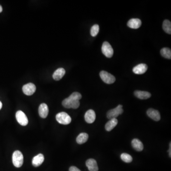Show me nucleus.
<instances>
[{
  "mask_svg": "<svg viewBox=\"0 0 171 171\" xmlns=\"http://www.w3.org/2000/svg\"><path fill=\"white\" fill-rule=\"evenodd\" d=\"M118 123V121L117 118H112V119H110V120L105 124V130L107 131H110L116 127Z\"/></svg>",
  "mask_w": 171,
  "mask_h": 171,
  "instance_id": "6ab92c4d",
  "label": "nucleus"
},
{
  "mask_svg": "<svg viewBox=\"0 0 171 171\" xmlns=\"http://www.w3.org/2000/svg\"><path fill=\"white\" fill-rule=\"evenodd\" d=\"M36 87L34 84L32 83H28L24 85L23 87V92L27 96H31L36 91Z\"/></svg>",
  "mask_w": 171,
  "mask_h": 171,
  "instance_id": "6e6552de",
  "label": "nucleus"
},
{
  "mask_svg": "<svg viewBox=\"0 0 171 171\" xmlns=\"http://www.w3.org/2000/svg\"><path fill=\"white\" fill-rule=\"evenodd\" d=\"M69 99H72L75 100H78L81 99L82 98V96L80 93L78 92H74L69 97Z\"/></svg>",
  "mask_w": 171,
  "mask_h": 171,
  "instance_id": "393cba45",
  "label": "nucleus"
},
{
  "mask_svg": "<svg viewBox=\"0 0 171 171\" xmlns=\"http://www.w3.org/2000/svg\"><path fill=\"white\" fill-rule=\"evenodd\" d=\"M161 55L164 58L167 59H171V50L168 48H163L160 51Z\"/></svg>",
  "mask_w": 171,
  "mask_h": 171,
  "instance_id": "4be33fe9",
  "label": "nucleus"
},
{
  "mask_svg": "<svg viewBox=\"0 0 171 171\" xmlns=\"http://www.w3.org/2000/svg\"><path fill=\"white\" fill-rule=\"evenodd\" d=\"M142 22L139 19H131L128 21L127 25L129 28L133 29H137L141 26Z\"/></svg>",
  "mask_w": 171,
  "mask_h": 171,
  "instance_id": "f8f14e48",
  "label": "nucleus"
},
{
  "mask_svg": "<svg viewBox=\"0 0 171 171\" xmlns=\"http://www.w3.org/2000/svg\"><path fill=\"white\" fill-rule=\"evenodd\" d=\"M147 68L148 67L145 64H139L134 67L133 69V72L136 74L141 75L145 73L147 71Z\"/></svg>",
  "mask_w": 171,
  "mask_h": 171,
  "instance_id": "9d476101",
  "label": "nucleus"
},
{
  "mask_svg": "<svg viewBox=\"0 0 171 171\" xmlns=\"http://www.w3.org/2000/svg\"><path fill=\"white\" fill-rule=\"evenodd\" d=\"M163 28L164 32L168 34H171V23L169 20H166L163 22Z\"/></svg>",
  "mask_w": 171,
  "mask_h": 171,
  "instance_id": "412c9836",
  "label": "nucleus"
},
{
  "mask_svg": "<svg viewBox=\"0 0 171 171\" xmlns=\"http://www.w3.org/2000/svg\"><path fill=\"white\" fill-rule=\"evenodd\" d=\"M44 160V155L41 154H40L33 157L32 161V164L34 167H38L43 163Z\"/></svg>",
  "mask_w": 171,
  "mask_h": 171,
  "instance_id": "2eb2a0df",
  "label": "nucleus"
},
{
  "mask_svg": "<svg viewBox=\"0 0 171 171\" xmlns=\"http://www.w3.org/2000/svg\"><path fill=\"white\" fill-rule=\"evenodd\" d=\"M135 96L141 99H146L150 98L151 95L149 92L144 91L136 90L134 92Z\"/></svg>",
  "mask_w": 171,
  "mask_h": 171,
  "instance_id": "dca6fc26",
  "label": "nucleus"
},
{
  "mask_svg": "<svg viewBox=\"0 0 171 171\" xmlns=\"http://www.w3.org/2000/svg\"><path fill=\"white\" fill-rule=\"evenodd\" d=\"M132 145L136 151H142L144 149L143 143L138 139H134L132 141Z\"/></svg>",
  "mask_w": 171,
  "mask_h": 171,
  "instance_id": "a211bd4d",
  "label": "nucleus"
},
{
  "mask_svg": "<svg viewBox=\"0 0 171 171\" xmlns=\"http://www.w3.org/2000/svg\"><path fill=\"white\" fill-rule=\"evenodd\" d=\"M65 73H66V71L64 69L60 68L57 69L54 72L52 77L55 81H60L64 76Z\"/></svg>",
  "mask_w": 171,
  "mask_h": 171,
  "instance_id": "f3484780",
  "label": "nucleus"
},
{
  "mask_svg": "<svg viewBox=\"0 0 171 171\" xmlns=\"http://www.w3.org/2000/svg\"><path fill=\"white\" fill-rule=\"evenodd\" d=\"M96 116L95 111L92 109H90L87 111L85 115V121L88 124H92L95 121Z\"/></svg>",
  "mask_w": 171,
  "mask_h": 171,
  "instance_id": "9b49d317",
  "label": "nucleus"
},
{
  "mask_svg": "<svg viewBox=\"0 0 171 171\" xmlns=\"http://www.w3.org/2000/svg\"><path fill=\"white\" fill-rule=\"evenodd\" d=\"M13 164L16 167L19 168L23 163V156L22 152L18 150L15 151L13 154Z\"/></svg>",
  "mask_w": 171,
  "mask_h": 171,
  "instance_id": "f257e3e1",
  "label": "nucleus"
},
{
  "mask_svg": "<svg viewBox=\"0 0 171 171\" xmlns=\"http://www.w3.org/2000/svg\"><path fill=\"white\" fill-rule=\"evenodd\" d=\"M88 138V134L85 133H82L77 136L76 141L78 144H83L87 141Z\"/></svg>",
  "mask_w": 171,
  "mask_h": 171,
  "instance_id": "aec40b11",
  "label": "nucleus"
},
{
  "mask_svg": "<svg viewBox=\"0 0 171 171\" xmlns=\"http://www.w3.org/2000/svg\"><path fill=\"white\" fill-rule=\"evenodd\" d=\"M171 143H170V149H169V151H168V152H169V156H170V157H171Z\"/></svg>",
  "mask_w": 171,
  "mask_h": 171,
  "instance_id": "bb28decb",
  "label": "nucleus"
},
{
  "mask_svg": "<svg viewBox=\"0 0 171 171\" xmlns=\"http://www.w3.org/2000/svg\"><path fill=\"white\" fill-rule=\"evenodd\" d=\"M101 50L103 54L107 58H111L113 55V49L111 45L107 41H105L103 43Z\"/></svg>",
  "mask_w": 171,
  "mask_h": 171,
  "instance_id": "423d86ee",
  "label": "nucleus"
},
{
  "mask_svg": "<svg viewBox=\"0 0 171 171\" xmlns=\"http://www.w3.org/2000/svg\"><path fill=\"white\" fill-rule=\"evenodd\" d=\"M62 104L64 108H72L73 109H77L79 107L80 102L78 100H75L68 98L63 100Z\"/></svg>",
  "mask_w": 171,
  "mask_h": 171,
  "instance_id": "20e7f679",
  "label": "nucleus"
},
{
  "mask_svg": "<svg viewBox=\"0 0 171 171\" xmlns=\"http://www.w3.org/2000/svg\"><path fill=\"white\" fill-rule=\"evenodd\" d=\"M123 112V106L121 105H119L117 108L108 111L107 113V118L109 119L116 118L119 115L122 114Z\"/></svg>",
  "mask_w": 171,
  "mask_h": 171,
  "instance_id": "7ed1b4c3",
  "label": "nucleus"
},
{
  "mask_svg": "<svg viewBox=\"0 0 171 171\" xmlns=\"http://www.w3.org/2000/svg\"><path fill=\"white\" fill-rule=\"evenodd\" d=\"M86 164L88 169L90 171H98L99 167L98 164L96 161L94 159H89L86 161Z\"/></svg>",
  "mask_w": 171,
  "mask_h": 171,
  "instance_id": "ddd939ff",
  "label": "nucleus"
},
{
  "mask_svg": "<svg viewBox=\"0 0 171 171\" xmlns=\"http://www.w3.org/2000/svg\"><path fill=\"white\" fill-rule=\"evenodd\" d=\"M99 75L102 81L107 84H112L116 81V78L113 75L105 71L102 70L100 72Z\"/></svg>",
  "mask_w": 171,
  "mask_h": 171,
  "instance_id": "39448f33",
  "label": "nucleus"
},
{
  "mask_svg": "<svg viewBox=\"0 0 171 171\" xmlns=\"http://www.w3.org/2000/svg\"><path fill=\"white\" fill-rule=\"evenodd\" d=\"M39 114L40 117L43 118H45L49 114V108L48 105L45 103L40 105L39 108Z\"/></svg>",
  "mask_w": 171,
  "mask_h": 171,
  "instance_id": "4468645a",
  "label": "nucleus"
},
{
  "mask_svg": "<svg viewBox=\"0 0 171 171\" xmlns=\"http://www.w3.org/2000/svg\"><path fill=\"white\" fill-rule=\"evenodd\" d=\"M121 159L122 161L127 163H129L132 161V157L127 153H123L121 155Z\"/></svg>",
  "mask_w": 171,
  "mask_h": 171,
  "instance_id": "5701e85b",
  "label": "nucleus"
},
{
  "mask_svg": "<svg viewBox=\"0 0 171 171\" xmlns=\"http://www.w3.org/2000/svg\"><path fill=\"white\" fill-rule=\"evenodd\" d=\"M2 7L1 5H0V13H1V12H2Z\"/></svg>",
  "mask_w": 171,
  "mask_h": 171,
  "instance_id": "cd10ccee",
  "label": "nucleus"
},
{
  "mask_svg": "<svg viewBox=\"0 0 171 171\" xmlns=\"http://www.w3.org/2000/svg\"><path fill=\"white\" fill-rule=\"evenodd\" d=\"M147 114L151 119L155 121H158L161 119L160 113L157 110L153 108H149L147 110Z\"/></svg>",
  "mask_w": 171,
  "mask_h": 171,
  "instance_id": "1a4fd4ad",
  "label": "nucleus"
},
{
  "mask_svg": "<svg viewBox=\"0 0 171 171\" xmlns=\"http://www.w3.org/2000/svg\"><path fill=\"white\" fill-rule=\"evenodd\" d=\"M2 103L0 101V109L2 108Z\"/></svg>",
  "mask_w": 171,
  "mask_h": 171,
  "instance_id": "c85d7f7f",
  "label": "nucleus"
},
{
  "mask_svg": "<svg viewBox=\"0 0 171 171\" xmlns=\"http://www.w3.org/2000/svg\"><path fill=\"white\" fill-rule=\"evenodd\" d=\"M16 118L18 122L22 126H26L28 124L27 117L22 111H17L16 113Z\"/></svg>",
  "mask_w": 171,
  "mask_h": 171,
  "instance_id": "0eeeda50",
  "label": "nucleus"
},
{
  "mask_svg": "<svg viewBox=\"0 0 171 171\" xmlns=\"http://www.w3.org/2000/svg\"><path fill=\"white\" fill-rule=\"evenodd\" d=\"M99 31V26L98 24H95L90 29V34L92 36L95 37L98 35Z\"/></svg>",
  "mask_w": 171,
  "mask_h": 171,
  "instance_id": "b1692460",
  "label": "nucleus"
},
{
  "mask_svg": "<svg viewBox=\"0 0 171 171\" xmlns=\"http://www.w3.org/2000/svg\"><path fill=\"white\" fill-rule=\"evenodd\" d=\"M69 171H81L77 167L75 166H72L69 168Z\"/></svg>",
  "mask_w": 171,
  "mask_h": 171,
  "instance_id": "a878e982",
  "label": "nucleus"
},
{
  "mask_svg": "<svg viewBox=\"0 0 171 171\" xmlns=\"http://www.w3.org/2000/svg\"><path fill=\"white\" fill-rule=\"evenodd\" d=\"M56 118L57 121L62 125H69L72 122V118L67 113L64 112L57 114Z\"/></svg>",
  "mask_w": 171,
  "mask_h": 171,
  "instance_id": "f03ea898",
  "label": "nucleus"
}]
</instances>
